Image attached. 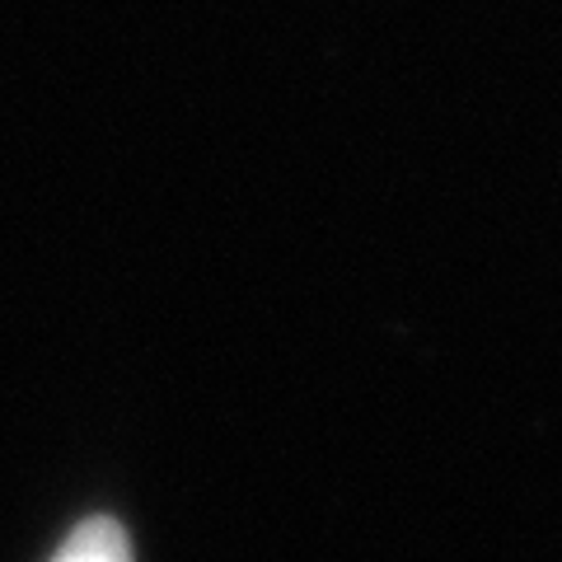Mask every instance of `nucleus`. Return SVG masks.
<instances>
[{"label":"nucleus","mask_w":562,"mask_h":562,"mask_svg":"<svg viewBox=\"0 0 562 562\" xmlns=\"http://www.w3.org/2000/svg\"><path fill=\"white\" fill-rule=\"evenodd\" d=\"M52 562H132V549L113 520H85Z\"/></svg>","instance_id":"obj_1"}]
</instances>
